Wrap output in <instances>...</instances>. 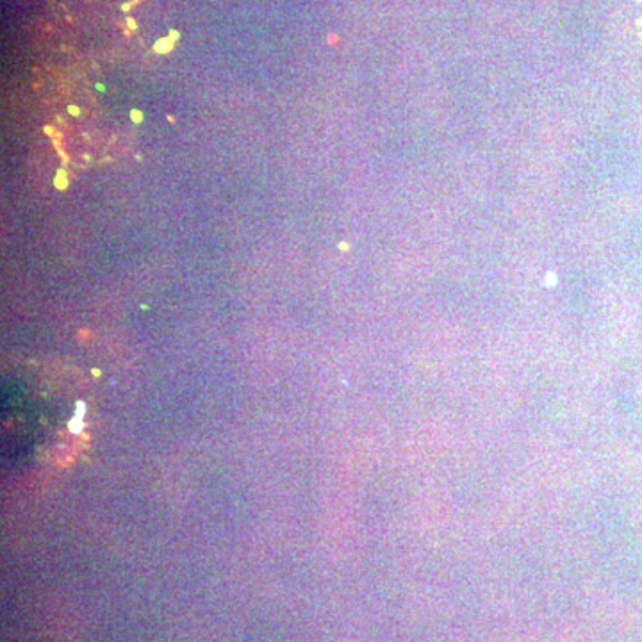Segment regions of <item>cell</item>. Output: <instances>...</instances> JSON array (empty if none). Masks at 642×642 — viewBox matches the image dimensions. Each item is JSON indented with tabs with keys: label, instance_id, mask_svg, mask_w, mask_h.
Returning <instances> with one entry per match:
<instances>
[{
	"label": "cell",
	"instance_id": "1",
	"mask_svg": "<svg viewBox=\"0 0 642 642\" xmlns=\"http://www.w3.org/2000/svg\"><path fill=\"white\" fill-rule=\"evenodd\" d=\"M131 116L134 122H141V118H143V115H141V111H136V109L132 111Z\"/></svg>",
	"mask_w": 642,
	"mask_h": 642
},
{
	"label": "cell",
	"instance_id": "2",
	"mask_svg": "<svg viewBox=\"0 0 642 642\" xmlns=\"http://www.w3.org/2000/svg\"><path fill=\"white\" fill-rule=\"evenodd\" d=\"M56 182H58L59 190H65V188H66V179H65V181H63V179H58V181H56Z\"/></svg>",
	"mask_w": 642,
	"mask_h": 642
},
{
	"label": "cell",
	"instance_id": "3",
	"mask_svg": "<svg viewBox=\"0 0 642 642\" xmlns=\"http://www.w3.org/2000/svg\"><path fill=\"white\" fill-rule=\"evenodd\" d=\"M70 113H72V115L77 116L79 115V109H77V107L72 106L70 107Z\"/></svg>",
	"mask_w": 642,
	"mask_h": 642
}]
</instances>
